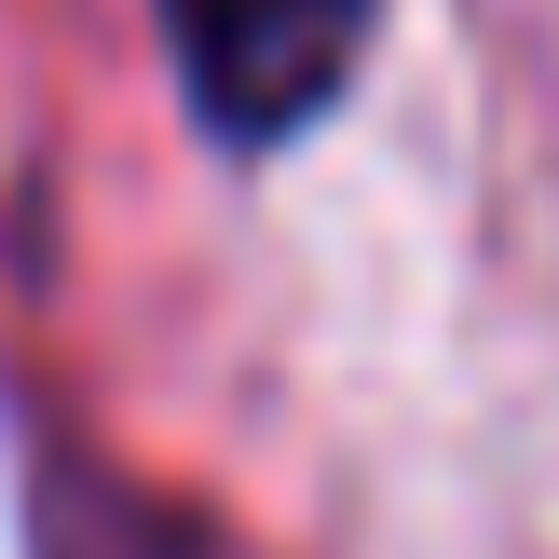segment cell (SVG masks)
Masks as SVG:
<instances>
[{"instance_id":"6da1fadb","label":"cell","mask_w":559,"mask_h":559,"mask_svg":"<svg viewBox=\"0 0 559 559\" xmlns=\"http://www.w3.org/2000/svg\"><path fill=\"white\" fill-rule=\"evenodd\" d=\"M191 55V96L233 136H287L300 109H328V82L355 69V27L369 0H164Z\"/></svg>"}]
</instances>
